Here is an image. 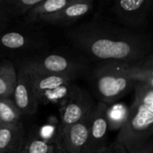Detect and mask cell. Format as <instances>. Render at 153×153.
I'll return each mask as SVG.
<instances>
[{"mask_svg": "<svg viewBox=\"0 0 153 153\" xmlns=\"http://www.w3.org/2000/svg\"><path fill=\"white\" fill-rule=\"evenodd\" d=\"M24 144V129L22 123L0 126V150L3 152L20 153Z\"/></svg>", "mask_w": 153, "mask_h": 153, "instance_id": "cell-12", "label": "cell"}, {"mask_svg": "<svg viewBox=\"0 0 153 153\" xmlns=\"http://www.w3.org/2000/svg\"><path fill=\"white\" fill-rule=\"evenodd\" d=\"M89 81L98 102L110 105L134 90L136 82L124 70L121 63L101 62L89 75Z\"/></svg>", "mask_w": 153, "mask_h": 153, "instance_id": "cell-2", "label": "cell"}, {"mask_svg": "<svg viewBox=\"0 0 153 153\" xmlns=\"http://www.w3.org/2000/svg\"><path fill=\"white\" fill-rule=\"evenodd\" d=\"M0 153H4V152H2V151L0 150Z\"/></svg>", "mask_w": 153, "mask_h": 153, "instance_id": "cell-26", "label": "cell"}, {"mask_svg": "<svg viewBox=\"0 0 153 153\" xmlns=\"http://www.w3.org/2000/svg\"><path fill=\"white\" fill-rule=\"evenodd\" d=\"M17 82V74L10 61L0 63V98H10Z\"/></svg>", "mask_w": 153, "mask_h": 153, "instance_id": "cell-15", "label": "cell"}, {"mask_svg": "<svg viewBox=\"0 0 153 153\" xmlns=\"http://www.w3.org/2000/svg\"><path fill=\"white\" fill-rule=\"evenodd\" d=\"M92 112L80 122L59 131L57 147L61 152L82 153L88 142Z\"/></svg>", "mask_w": 153, "mask_h": 153, "instance_id": "cell-9", "label": "cell"}, {"mask_svg": "<svg viewBox=\"0 0 153 153\" xmlns=\"http://www.w3.org/2000/svg\"><path fill=\"white\" fill-rule=\"evenodd\" d=\"M129 115V108L123 103H113L108 105L107 118L109 130L120 131L126 124Z\"/></svg>", "mask_w": 153, "mask_h": 153, "instance_id": "cell-17", "label": "cell"}, {"mask_svg": "<svg viewBox=\"0 0 153 153\" xmlns=\"http://www.w3.org/2000/svg\"><path fill=\"white\" fill-rule=\"evenodd\" d=\"M96 104L85 89L76 85L70 96L60 105L59 131L85 118L93 111Z\"/></svg>", "mask_w": 153, "mask_h": 153, "instance_id": "cell-7", "label": "cell"}, {"mask_svg": "<svg viewBox=\"0 0 153 153\" xmlns=\"http://www.w3.org/2000/svg\"><path fill=\"white\" fill-rule=\"evenodd\" d=\"M21 110L10 98H0V126L20 124Z\"/></svg>", "mask_w": 153, "mask_h": 153, "instance_id": "cell-18", "label": "cell"}, {"mask_svg": "<svg viewBox=\"0 0 153 153\" xmlns=\"http://www.w3.org/2000/svg\"><path fill=\"white\" fill-rule=\"evenodd\" d=\"M153 137V109L134 97L127 120L115 141L127 152Z\"/></svg>", "mask_w": 153, "mask_h": 153, "instance_id": "cell-3", "label": "cell"}, {"mask_svg": "<svg viewBox=\"0 0 153 153\" xmlns=\"http://www.w3.org/2000/svg\"><path fill=\"white\" fill-rule=\"evenodd\" d=\"M153 9V0H121L113 3L110 13L117 22L130 29L144 28Z\"/></svg>", "mask_w": 153, "mask_h": 153, "instance_id": "cell-6", "label": "cell"}, {"mask_svg": "<svg viewBox=\"0 0 153 153\" xmlns=\"http://www.w3.org/2000/svg\"><path fill=\"white\" fill-rule=\"evenodd\" d=\"M22 67L39 74L70 76L76 80L82 76H89L91 72L86 60L59 54L27 60L22 65Z\"/></svg>", "mask_w": 153, "mask_h": 153, "instance_id": "cell-4", "label": "cell"}, {"mask_svg": "<svg viewBox=\"0 0 153 153\" xmlns=\"http://www.w3.org/2000/svg\"><path fill=\"white\" fill-rule=\"evenodd\" d=\"M108 105L98 102L93 109L89 129V137L82 153H98L108 147V133L109 130L107 118Z\"/></svg>", "mask_w": 153, "mask_h": 153, "instance_id": "cell-8", "label": "cell"}, {"mask_svg": "<svg viewBox=\"0 0 153 153\" xmlns=\"http://www.w3.org/2000/svg\"><path fill=\"white\" fill-rule=\"evenodd\" d=\"M98 153H116V152H115L114 148L112 147V145L110 144V145H108V147H106L105 149L101 150L100 152Z\"/></svg>", "mask_w": 153, "mask_h": 153, "instance_id": "cell-24", "label": "cell"}, {"mask_svg": "<svg viewBox=\"0 0 153 153\" xmlns=\"http://www.w3.org/2000/svg\"><path fill=\"white\" fill-rule=\"evenodd\" d=\"M94 6V0H72L65 8L43 19L40 22L56 26H71L91 13Z\"/></svg>", "mask_w": 153, "mask_h": 153, "instance_id": "cell-11", "label": "cell"}, {"mask_svg": "<svg viewBox=\"0 0 153 153\" xmlns=\"http://www.w3.org/2000/svg\"><path fill=\"white\" fill-rule=\"evenodd\" d=\"M35 45V40L29 35L18 31H8L0 35V47L9 50L25 49Z\"/></svg>", "mask_w": 153, "mask_h": 153, "instance_id": "cell-16", "label": "cell"}, {"mask_svg": "<svg viewBox=\"0 0 153 153\" xmlns=\"http://www.w3.org/2000/svg\"><path fill=\"white\" fill-rule=\"evenodd\" d=\"M22 150L25 153H57L59 152L56 143L39 139H34L25 143Z\"/></svg>", "mask_w": 153, "mask_h": 153, "instance_id": "cell-20", "label": "cell"}, {"mask_svg": "<svg viewBox=\"0 0 153 153\" xmlns=\"http://www.w3.org/2000/svg\"><path fill=\"white\" fill-rule=\"evenodd\" d=\"M25 70L33 83L39 103L61 105L77 85L74 82L76 79L70 76L44 74Z\"/></svg>", "mask_w": 153, "mask_h": 153, "instance_id": "cell-5", "label": "cell"}, {"mask_svg": "<svg viewBox=\"0 0 153 153\" xmlns=\"http://www.w3.org/2000/svg\"><path fill=\"white\" fill-rule=\"evenodd\" d=\"M40 134L43 137L42 140L52 143V142H50V138L56 134V128L54 126H51V125L45 126H43V128H41Z\"/></svg>", "mask_w": 153, "mask_h": 153, "instance_id": "cell-22", "label": "cell"}, {"mask_svg": "<svg viewBox=\"0 0 153 153\" xmlns=\"http://www.w3.org/2000/svg\"><path fill=\"white\" fill-rule=\"evenodd\" d=\"M41 0H4V7L10 16L26 15Z\"/></svg>", "mask_w": 153, "mask_h": 153, "instance_id": "cell-19", "label": "cell"}, {"mask_svg": "<svg viewBox=\"0 0 153 153\" xmlns=\"http://www.w3.org/2000/svg\"><path fill=\"white\" fill-rule=\"evenodd\" d=\"M20 153H25V152H24V151L22 150V152H20Z\"/></svg>", "mask_w": 153, "mask_h": 153, "instance_id": "cell-25", "label": "cell"}, {"mask_svg": "<svg viewBox=\"0 0 153 153\" xmlns=\"http://www.w3.org/2000/svg\"><path fill=\"white\" fill-rule=\"evenodd\" d=\"M9 14L4 7V0H0V31L3 30V28L5 26V24L8 22Z\"/></svg>", "mask_w": 153, "mask_h": 153, "instance_id": "cell-23", "label": "cell"}, {"mask_svg": "<svg viewBox=\"0 0 153 153\" xmlns=\"http://www.w3.org/2000/svg\"><path fill=\"white\" fill-rule=\"evenodd\" d=\"M66 38L75 48L100 63L134 64L153 50L151 35L100 15L73 26Z\"/></svg>", "mask_w": 153, "mask_h": 153, "instance_id": "cell-1", "label": "cell"}, {"mask_svg": "<svg viewBox=\"0 0 153 153\" xmlns=\"http://www.w3.org/2000/svg\"><path fill=\"white\" fill-rule=\"evenodd\" d=\"M72 0H41L27 14L26 21L29 23L40 22L43 19L59 12L71 3Z\"/></svg>", "mask_w": 153, "mask_h": 153, "instance_id": "cell-14", "label": "cell"}, {"mask_svg": "<svg viewBox=\"0 0 153 153\" xmlns=\"http://www.w3.org/2000/svg\"><path fill=\"white\" fill-rule=\"evenodd\" d=\"M13 101L22 114L33 115L39 107V99L28 72L21 67L17 74V82L14 88Z\"/></svg>", "mask_w": 153, "mask_h": 153, "instance_id": "cell-10", "label": "cell"}, {"mask_svg": "<svg viewBox=\"0 0 153 153\" xmlns=\"http://www.w3.org/2000/svg\"><path fill=\"white\" fill-rule=\"evenodd\" d=\"M122 65L126 74L136 82H143L153 88V50L137 63L122 64Z\"/></svg>", "mask_w": 153, "mask_h": 153, "instance_id": "cell-13", "label": "cell"}, {"mask_svg": "<svg viewBox=\"0 0 153 153\" xmlns=\"http://www.w3.org/2000/svg\"><path fill=\"white\" fill-rule=\"evenodd\" d=\"M111 145L114 148L116 153H153V137L143 144L136 147L130 152H127L121 145H119L116 142L111 143Z\"/></svg>", "mask_w": 153, "mask_h": 153, "instance_id": "cell-21", "label": "cell"}, {"mask_svg": "<svg viewBox=\"0 0 153 153\" xmlns=\"http://www.w3.org/2000/svg\"><path fill=\"white\" fill-rule=\"evenodd\" d=\"M57 153H63V152H60V151H59V152H58Z\"/></svg>", "mask_w": 153, "mask_h": 153, "instance_id": "cell-27", "label": "cell"}, {"mask_svg": "<svg viewBox=\"0 0 153 153\" xmlns=\"http://www.w3.org/2000/svg\"><path fill=\"white\" fill-rule=\"evenodd\" d=\"M152 15H153V9H152Z\"/></svg>", "mask_w": 153, "mask_h": 153, "instance_id": "cell-28", "label": "cell"}]
</instances>
